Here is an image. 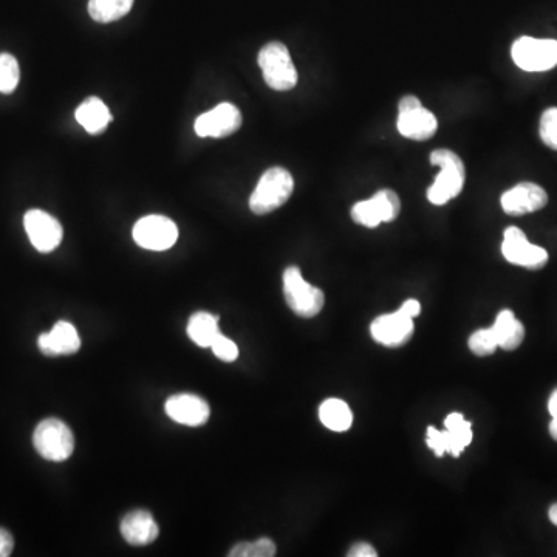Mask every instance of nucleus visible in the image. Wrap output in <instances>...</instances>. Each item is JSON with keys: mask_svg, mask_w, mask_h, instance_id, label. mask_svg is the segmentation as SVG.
I'll return each mask as SVG.
<instances>
[{"mask_svg": "<svg viewBox=\"0 0 557 557\" xmlns=\"http://www.w3.org/2000/svg\"><path fill=\"white\" fill-rule=\"evenodd\" d=\"M548 411H550L553 420H557V389L551 393L550 400H548Z\"/></svg>", "mask_w": 557, "mask_h": 557, "instance_id": "nucleus-33", "label": "nucleus"}, {"mask_svg": "<svg viewBox=\"0 0 557 557\" xmlns=\"http://www.w3.org/2000/svg\"><path fill=\"white\" fill-rule=\"evenodd\" d=\"M319 420L330 431L346 432L352 428V409H350L346 401L330 398V400H325L321 407H319Z\"/></svg>", "mask_w": 557, "mask_h": 557, "instance_id": "nucleus-20", "label": "nucleus"}, {"mask_svg": "<svg viewBox=\"0 0 557 557\" xmlns=\"http://www.w3.org/2000/svg\"><path fill=\"white\" fill-rule=\"evenodd\" d=\"M242 126V113L234 104L222 103L195 120V134L202 138H223L233 135Z\"/></svg>", "mask_w": 557, "mask_h": 557, "instance_id": "nucleus-13", "label": "nucleus"}, {"mask_svg": "<svg viewBox=\"0 0 557 557\" xmlns=\"http://www.w3.org/2000/svg\"><path fill=\"white\" fill-rule=\"evenodd\" d=\"M511 56L525 72H548L557 65V41L523 36L514 42Z\"/></svg>", "mask_w": 557, "mask_h": 557, "instance_id": "nucleus-7", "label": "nucleus"}, {"mask_svg": "<svg viewBox=\"0 0 557 557\" xmlns=\"http://www.w3.org/2000/svg\"><path fill=\"white\" fill-rule=\"evenodd\" d=\"M38 347L44 355H73L81 349V338L70 322H56L48 333H42L38 339Z\"/></svg>", "mask_w": 557, "mask_h": 557, "instance_id": "nucleus-16", "label": "nucleus"}, {"mask_svg": "<svg viewBox=\"0 0 557 557\" xmlns=\"http://www.w3.org/2000/svg\"><path fill=\"white\" fill-rule=\"evenodd\" d=\"M21 79L18 59L10 53H0V93H13Z\"/></svg>", "mask_w": 557, "mask_h": 557, "instance_id": "nucleus-24", "label": "nucleus"}, {"mask_svg": "<svg viewBox=\"0 0 557 557\" xmlns=\"http://www.w3.org/2000/svg\"><path fill=\"white\" fill-rule=\"evenodd\" d=\"M431 163L440 168L437 180L428 189V200L443 206L462 194L466 182V169L462 158L449 149H437L431 154Z\"/></svg>", "mask_w": 557, "mask_h": 557, "instance_id": "nucleus-1", "label": "nucleus"}, {"mask_svg": "<svg viewBox=\"0 0 557 557\" xmlns=\"http://www.w3.org/2000/svg\"><path fill=\"white\" fill-rule=\"evenodd\" d=\"M493 330L496 333L499 347L503 350H516L525 338L523 324L517 321L511 310L500 311L496 322H494Z\"/></svg>", "mask_w": 557, "mask_h": 557, "instance_id": "nucleus-19", "label": "nucleus"}, {"mask_svg": "<svg viewBox=\"0 0 557 557\" xmlns=\"http://www.w3.org/2000/svg\"><path fill=\"white\" fill-rule=\"evenodd\" d=\"M370 333L381 346L397 349L411 341L414 335V318L403 310L390 315L378 316L370 325Z\"/></svg>", "mask_w": 557, "mask_h": 557, "instance_id": "nucleus-12", "label": "nucleus"}, {"mask_svg": "<svg viewBox=\"0 0 557 557\" xmlns=\"http://www.w3.org/2000/svg\"><path fill=\"white\" fill-rule=\"evenodd\" d=\"M134 7V0H89V14L93 21L100 24L124 18Z\"/></svg>", "mask_w": 557, "mask_h": 557, "instance_id": "nucleus-23", "label": "nucleus"}, {"mask_svg": "<svg viewBox=\"0 0 557 557\" xmlns=\"http://www.w3.org/2000/svg\"><path fill=\"white\" fill-rule=\"evenodd\" d=\"M426 443H428L429 449H432L437 457H443V455L448 454V438H446L445 431H438V429L431 426L428 429Z\"/></svg>", "mask_w": 557, "mask_h": 557, "instance_id": "nucleus-29", "label": "nucleus"}, {"mask_svg": "<svg viewBox=\"0 0 557 557\" xmlns=\"http://www.w3.org/2000/svg\"><path fill=\"white\" fill-rule=\"evenodd\" d=\"M120 530L127 544L134 545V547L152 544L160 534V527L155 522L154 516L144 510L132 511L127 514L121 520Z\"/></svg>", "mask_w": 557, "mask_h": 557, "instance_id": "nucleus-17", "label": "nucleus"}, {"mask_svg": "<svg viewBox=\"0 0 557 557\" xmlns=\"http://www.w3.org/2000/svg\"><path fill=\"white\" fill-rule=\"evenodd\" d=\"M445 434L448 438V454L458 457L465 451L466 446L471 445L472 428L471 423L463 418L462 414L454 412L445 420Z\"/></svg>", "mask_w": 557, "mask_h": 557, "instance_id": "nucleus-22", "label": "nucleus"}, {"mask_svg": "<svg viewBox=\"0 0 557 557\" xmlns=\"http://www.w3.org/2000/svg\"><path fill=\"white\" fill-rule=\"evenodd\" d=\"M548 516H550L551 522H553L554 525H556L557 527V503H554V505L551 506Z\"/></svg>", "mask_w": 557, "mask_h": 557, "instance_id": "nucleus-34", "label": "nucleus"}, {"mask_svg": "<svg viewBox=\"0 0 557 557\" xmlns=\"http://www.w3.org/2000/svg\"><path fill=\"white\" fill-rule=\"evenodd\" d=\"M540 140L545 146L557 151V107H550L540 117Z\"/></svg>", "mask_w": 557, "mask_h": 557, "instance_id": "nucleus-27", "label": "nucleus"}, {"mask_svg": "<svg viewBox=\"0 0 557 557\" xmlns=\"http://www.w3.org/2000/svg\"><path fill=\"white\" fill-rule=\"evenodd\" d=\"M229 557H273L276 556V545L268 537L257 539L256 542H240L233 550L229 551Z\"/></svg>", "mask_w": 557, "mask_h": 557, "instance_id": "nucleus-25", "label": "nucleus"}, {"mask_svg": "<svg viewBox=\"0 0 557 557\" xmlns=\"http://www.w3.org/2000/svg\"><path fill=\"white\" fill-rule=\"evenodd\" d=\"M14 539L5 528H0V557H8L13 553Z\"/></svg>", "mask_w": 557, "mask_h": 557, "instance_id": "nucleus-30", "label": "nucleus"}, {"mask_svg": "<svg viewBox=\"0 0 557 557\" xmlns=\"http://www.w3.org/2000/svg\"><path fill=\"white\" fill-rule=\"evenodd\" d=\"M137 245L144 250L166 251L174 247L178 239V228L165 216H146L135 223L132 231Z\"/></svg>", "mask_w": 557, "mask_h": 557, "instance_id": "nucleus-9", "label": "nucleus"}, {"mask_svg": "<svg viewBox=\"0 0 557 557\" xmlns=\"http://www.w3.org/2000/svg\"><path fill=\"white\" fill-rule=\"evenodd\" d=\"M33 445L48 462L61 463L72 457L75 437L69 426L58 418H47L36 426Z\"/></svg>", "mask_w": 557, "mask_h": 557, "instance_id": "nucleus-4", "label": "nucleus"}, {"mask_svg": "<svg viewBox=\"0 0 557 557\" xmlns=\"http://www.w3.org/2000/svg\"><path fill=\"white\" fill-rule=\"evenodd\" d=\"M502 254L510 264L528 268V270H540L548 262L547 250L537 245H531L522 229L510 226L503 234Z\"/></svg>", "mask_w": 557, "mask_h": 557, "instance_id": "nucleus-10", "label": "nucleus"}, {"mask_svg": "<svg viewBox=\"0 0 557 557\" xmlns=\"http://www.w3.org/2000/svg\"><path fill=\"white\" fill-rule=\"evenodd\" d=\"M220 335L219 319L206 311L194 313L188 322V336L194 344L209 349L212 342Z\"/></svg>", "mask_w": 557, "mask_h": 557, "instance_id": "nucleus-21", "label": "nucleus"}, {"mask_svg": "<svg viewBox=\"0 0 557 557\" xmlns=\"http://www.w3.org/2000/svg\"><path fill=\"white\" fill-rule=\"evenodd\" d=\"M166 414L175 423L185 424L191 428H199L209 420L211 407L199 395L178 393L166 401Z\"/></svg>", "mask_w": 557, "mask_h": 557, "instance_id": "nucleus-15", "label": "nucleus"}, {"mask_svg": "<svg viewBox=\"0 0 557 557\" xmlns=\"http://www.w3.org/2000/svg\"><path fill=\"white\" fill-rule=\"evenodd\" d=\"M209 349L214 352L217 358L222 359L225 363H234L239 358V347H237L236 342L226 338L222 333L214 339Z\"/></svg>", "mask_w": 557, "mask_h": 557, "instance_id": "nucleus-28", "label": "nucleus"}, {"mask_svg": "<svg viewBox=\"0 0 557 557\" xmlns=\"http://www.w3.org/2000/svg\"><path fill=\"white\" fill-rule=\"evenodd\" d=\"M397 127L403 137L414 141H426L437 134L438 121L431 110L426 109L417 96L407 95L398 104Z\"/></svg>", "mask_w": 557, "mask_h": 557, "instance_id": "nucleus-6", "label": "nucleus"}, {"mask_svg": "<svg viewBox=\"0 0 557 557\" xmlns=\"http://www.w3.org/2000/svg\"><path fill=\"white\" fill-rule=\"evenodd\" d=\"M76 121L92 135L101 134L112 121L109 107L100 98H87L81 106L76 109Z\"/></svg>", "mask_w": 557, "mask_h": 557, "instance_id": "nucleus-18", "label": "nucleus"}, {"mask_svg": "<svg viewBox=\"0 0 557 557\" xmlns=\"http://www.w3.org/2000/svg\"><path fill=\"white\" fill-rule=\"evenodd\" d=\"M401 211L400 197L390 189H381L372 199L358 202L352 208V219L366 228H376L381 223L393 222Z\"/></svg>", "mask_w": 557, "mask_h": 557, "instance_id": "nucleus-8", "label": "nucleus"}, {"mask_svg": "<svg viewBox=\"0 0 557 557\" xmlns=\"http://www.w3.org/2000/svg\"><path fill=\"white\" fill-rule=\"evenodd\" d=\"M284 294L288 307L301 318H315L324 308V291L305 282L298 267L285 270Z\"/></svg>", "mask_w": 557, "mask_h": 557, "instance_id": "nucleus-5", "label": "nucleus"}, {"mask_svg": "<svg viewBox=\"0 0 557 557\" xmlns=\"http://www.w3.org/2000/svg\"><path fill=\"white\" fill-rule=\"evenodd\" d=\"M375 548L372 545L366 544V542H359V544L353 545L349 551V557H376Z\"/></svg>", "mask_w": 557, "mask_h": 557, "instance_id": "nucleus-31", "label": "nucleus"}, {"mask_svg": "<svg viewBox=\"0 0 557 557\" xmlns=\"http://www.w3.org/2000/svg\"><path fill=\"white\" fill-rule=\"evenodd\" d=\"M401 310H403L406 315L411 316V318H415V316L420 315L421 305L420 302L415 301V299H409V301L401 305Z\"/></svg>", "mask_w": 557, "mask_h": 557, "instance_id": "nucleus-32", "label": "nucleus"}, {"mask_svg": "<svg viewBox=\"0 0 557 557\" xmlns=\"http://www.w3.org/2000/svg\"><path fill=\"white\" fill-rule=\"evenodd\" d=\"M497 347H499V342H497L493 327H491V329L477 330V332L469 338V349L477 356L493 355Z\"/></svg>", "mask_w": 557, "mask_h": 557, "instance_id": "nucleus-26", "label": "nucleus"}, {"mask_svg": "<svg viewBox=\"0 0 557 557\" xmlns=\"http://www.w3.org/2000/svg\"><path fill=\"white\" fill-rule=\"evenodd\" d=\"M24 226L31 245L39 253H52L61 245L62 236H64L61 223L48 212L31 209L25 214Z\"/></svg>", "mask_w": 557, "mask_h": 557, "instance_id": "nucleus-11", "label": "nucleus"}, {"mask_svg": "<svg viewBox=\"0 0 557 557\" xmlns=\"http://www.w3.org/2000/svg\"><path fill=\"white\" fill-rule=\"evenodd\" d=\"M502 209L510 216H525L540 211L548 203V194L536 183L523 182L506 191L500 199Z\"/></svg>", "mask_w": 557, "mask_h": 557, "instance_id": "nucleus-14", "label": "nucleus"}, {"mask_svg": "<svg viewBox=\"0 0 557 557\" xmlns=\"http://www.w3.org/2000/svg\"><path fill=\"white\" fill-rule=\"evenodd\" d=\"M260 70L265 83L277 92H287L298 84V70L294 67L288 48L282 42H270L259 52Z\"/></svg>", "mask_w": 557, "mask_h": 557, "instance_id": "nucleus-3", "label": "nucleus"}, {"mask_svg": "<svg viewBox=\"0 0 557 557\" xmlns=\"http://www.w3.org/2000/svg\"><path fill=\"white\" fill-rule=\"evenodd\" d=\"M293 189V175L287 169L279 168V166L268 169L260 177L256 189L251 194L250 209L257 216L270 214L288 202L293 194Z\"/></svg>", "mask_w": 557, "mask_h": 557, "instance_id": "nucleus-2", "label": "nucleus"}]
</instances>
